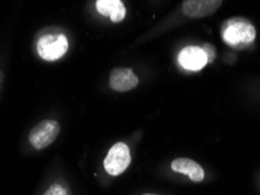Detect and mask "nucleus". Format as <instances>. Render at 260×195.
<instances>
[{"instance_id":"7","label":"nucleus","mask_w":260,"mask_h":195,"mask_svg":"<svg viewBox=\"0 0 260 195\" xmlns=\"http://www.w3.org/2000/svg\"><path fill=\"white\" fill-rule=\"evenodd\" d=\"M220 0H186L183 2V13L190 18H204L219 9Z\"/></svg>"},{"instance_id":"1","label":"nucleus","mask_w":260,"mask_h":195,"mask_svg":"<svg viewBox=\"0 0 260 195\" xmlns=\"http://www.w3.org/2000/svg\"><path fill=\"white\" fill-rule=\"evenodd\" d=\"M221 37L231 47L244 48L254 41L255 28L246 19L233 18L223 25Z\"/></svg>"},{"instance_id":"3","label":"nucleus","mask_w":260,"mask_h":195,"mask_svg":"<svg viewBox=\"0 0 260 195\" xmlns=\"http://www.w3.org/2000/svg\"><path fill=\"white\" fill-rule=\"evenodd\" d=\"M60 132V124L56 121L46 120L40 122L30 130L28 140L37 150H43L49 146L56 139Z\"/></svg>"},{"instance_id":"11","label":"nucleus","mask_w":260,"mask_h":195,"mask_svg":"<svg viewBox=\"0 0 260 195\" xmlns=\"http://www.w3.org/2000/svg\"><path fill=\"white\" fill-rule=\"evenodd\" d=\"M44 195H67V192L63 187H61L58 183H54V185H52L46 190Z\"/></svg>"},{"instance_id":"4","label":"nucleus","mask_w":260,"mask_h":195,"mask_svg":"<svg viewBox=\"0 0 260 195\" xmlns=\"http://www.w3.org/2000/svg\"><path fill=\"white\" fill-rule=\"evenodd\" d=\"M132 162V155L127 144L116 143L107 154L103 166L108 174L120 175L127 170Z\"/></svg>"},{"instance_id":"2","label":"nucleus","mask_w":260,"mask_h":195,"mask_svg":"<svg viewBox=\"0 0 260 195\" xmlns=\"http://www.w3.org/2000/svg\"><path fill=\"white\" fill-rule=\"evenodd\" d=\"M67 37L63 34H47L41 36L37 44L38 54L46 61H55L66 54Z\"/></svg>"},{"instance_id":"12","label":"nucleus","mask_w":260,"mask_h":195,"mask_svg":"<svg viewBox=\"0 0 260 195\" xmlns=\"http://www.w3.org/2000/svg\"><path fill=\"white\" fill-rule=\"evenodd\" d=\"M144 195H155V194H144Z\"/></svg>"},{"instance_id":"8","label":"nucleus","mask_w":260,"mask_h":195,"mask_svg":"<svg viewBox=\"0 0 260 195\" xmlns=\"http://www.w3.org/2000/svg\"><path fill=\"white\" fill-rule=\"evenodd\" d=\"M171 170L176 173L188 175L193 182H201L205 177L204 170L200 164L188 158H177L171 163Z\"/></svg>"},{"instance_id":"5","label":"nucleus","mask_w":260,"mask_h":195,"mask_svg":"<svg viewBox=\"0 0 260 195\" xmlns=\"http://www.w3.org/2000/svg\"><path fill=\"white\" fill-rule=\"evenodd\" d=\"M179 66L186 70L198 71L208 64V57H206L202 47L196 46H188L183 48L178 54Z\"/></svg>"},{"instance_id":"9","label":"nucleus","mask_w":260,"mask_h":195,"mask_svg":"<svg viewBox=\"0 0 260 195\" xmlns=\"http://www.w3.org/2000/svg\"><path fill=\"white\" fill-rule=\"evenodd\" d=\"M98 12L105 17H109L113 22H120L125 17V7L120 0H98Z\"/></svg>"},{"instance_id":"10","label":"nucleus","mask_w":260,"mask_h":195,"mask_svg":"<svg viewBox=\"0 0 260 195\" xmlns=\"http://www.w3.org/2000/svg\"><path fill=\"white\" fill-rule=\"evenodd\" d=\"M202 49H203V51H204L206 57H208V62L209 63L213 62V60H215V57H216V52H215L216 49H215V47H213V46L210 45V44H205V45H203Z\"/></svg>"},{"instance_id":"6","label":"nucleus","mask_w":260,"mask_h":195,"mask_svg":"<svg viewBox=\"0 0 260 195\" xmlns=\"http://www.w3.org/2000/svg\"><path fill=\"white\" fill-rule=\"evenodd\" d=\"M110 88L118 93H124L135 88L139 84V77L130 68L117 67L110 72Z\"/></svg>"}]
</instances>
